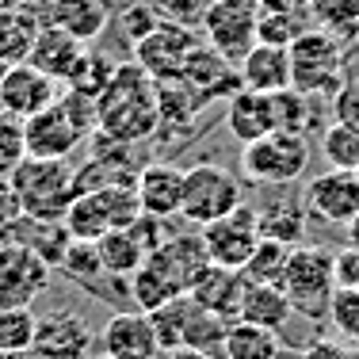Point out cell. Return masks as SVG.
Instances as JSON below:
<instances>
[{
    "label": "cell",
    "mask_w": 359,
    "mask_h": 359,
    "mask_svg": "<svg viewBox=\"0 0 359 359\" xmlns=\"http://www.w3.org/2000/svg\"><path fill=\"white\" fill-rule=\"evenodd\" d=\"M100 134L115 142H145L149 134L161 130V104H157V81L142 69L138 62L115 65L107 88L96 100Z\"/></svg>",
    "instance_id": "1"
},
{
    "label": "cell",
    "mask_w": 359,
    "mask_h": 359,
    "mask_svg": "<svg viewBox=\"0 0 359 359\" xmlns=\"http://www.w3.org/2000/svg\"><path fill=\"white\" fill-rule=\"evenodd\" d=\"M279 287L298 318L329 321V306L337 294V252L325 245H294Z\"/></svg>",
    "instance_id": "2"
},
{
    "label": "cell",
    "mask_w": 359,
    "mask_h": 359,
    "mask_svg": "<svg viewBox=\"0 0 359 359\" xmlns=\"http://www.w3.org/2000/svg\"><path fill=\"white\" fill-rule=\"evenodd\" d=\"M290 88L302 96H337L348 84L344 76V42L321 27H306L290 42Z\"/></svg>",
    "instance_id": "3"
},
{
    "label": "cell",
    "mask_w": 359,
    "mask_h": 359,
    "mask_svg": "<svg viewBox=\"0 0 359 359\" xmlns=\"http://www.w3.org/2000/svg\"><path fill=\"white\" fill-rule=\"evenodd\" d=\"M310 138L302 130H271L241 145V172L256 187H290L310 168Z\"/></svg>",
    "instance_id": "4"
},
{
    "label": "cell",
    "mask_w": 359,
    "mask_h": 359,
    "mask_svg": "<svg viewBox=\"0 0 359 359\" xmlns=\"http://www.w3.org/2000/svg\"><path fill=\"white\" fill-rule=\"evenodd\" d=\"M8 180L23 203V218H65L73 203V168L65 161L23 157Z\"/></svg>",
    "instance_id": "5"
},
{
    "label": "cell",
    "mask_w": 359,
    "mask_h": 359,
    "mask_svg": "<svg viewBox=\"0 0 359 359\" xmlns=\"http://www.w3.org/2000/svg\"><path fill=\"white\" fill-rule=\"evenodd\" d=\"M245 203L241 195V180L233 172H226L222 165H191L184 168V203H180V218L191 222V226H207L218 222L222 215L237 210Z\"/></svg>",
    "instance_id": "6"
},
{
    "label": "cell",
    "mask_w": 359,
    "mask_h": 359,
    "mask_svg": "<svg viewBox=\"0 0 359 359\" xmlns=\"http://www.w3.org/2000/svg\"><path fill=\"white\" fill-rule=\"evenodd\" d=\"M256 0H210L199 27L207 35V46L237 65L256 46Z\"/></svg>",
    "instance_id": "7"
},
{
    "label": "cell",
    "mask_w": 359,
    "mask_h": 359,
    "mask_svg": "<svg viewBox=\"0 0 359 359\" xmlns=\"http://www.w3.org/2000/svg\"><path fill=\"white\" fill-rule=\"evenodd\" d=\"M203 237V249H207L210 264H222V268H233L241 271L249 264V256L260 245V226H256V207L241 203L237 210L222 215L218 222H207L199 226Z\"/></svg>",
    "instance_id": "8"
},
{
    "label": "cell",
    "mask_w": 359,
    "mask_h": 359,
    "mask_svg": "<svg viewBox=\"0 0 359 359\" xmlns=\"http://www.w3.org/2000/svg\"><path fill=\"white\" fill-rule=\"evenodd\" d=\"M199 46L191 27L172 20H157V27L149 31L145 39L134 42V62L142 65L153 81H172L184 69V62L191 57V50Z\"/></svg>",
    "instance_id": "9"
},
{
    "label": "cell",
    "mask_w": 359,
    "mask_h": 359,
    "mask_svg": "<svg viewBox=\"0 0 359 359\" xmlns=\"http://www.w3.org/2000/svg\"><path fill=\"white\" fill-rule=\"evenodd\" d=\"M50 271L54 268L27 245L4 241L0 245V306H31L46 290Z\"/></svg>",
    "instance_id": "10"
},
{
    "label": "cell",
    "mask_w": 359,
    "mask_h": 359,
    "mask_svg": "<svg viewBox=\"0 0 359 359\" xmlns=\"http://www.w3.org/2000/svg\"><path fill=\"white\" fill-rule=\"evenodd\" d=\"M306 210L325 226H348L359 215V172L329 168L306 184Z\"/></svg>",
    "instance_id": "11"
},
{
    "label": "cell",
    "mask_w": 359,
    "mask_h": 359,
    "mask_svg": "<svg viewBox=\"0 0 359 359\" xmlns=\"http://www.w3.org/2000/svg\"><path fill=\"white\" fill-rule=\"evenodd\" d=\"M23 138H27V157H46V161H65L76 145L84 142L81 126L65 115V107L50 104L35 111L31 118H23Z\"/></svg>",
    "instance_id": "12"
},
{
    "label": "cell",
    "mask_w": 359,
    "mask_h": 359,
    "mask_svg": "<svg viewBox=\"0 0 359 359\" xmlns=\"http://www.w3.org/2000/svg\"><path fill=\"white\" fill-rule=\"evenodd\" d=\"M57 96H62V84L42 69H35L31 62L12 65L0 81V111H8L15 118H31L35 111L54 104Z\"/></svg>",
    "instance_id": "13"
},
{
    "label": "cell",
    "mask_w": 359,
    "mask_h": 359,
    "mask_svg": "<svg viewBox=\"0 0 359 359\" xmlns=\"http://www.w3.org/2000/svg\"><path fill=\"white\" fill-rule=\"evenodd\" d=\"M92 332L76 313H39V329H35V344L31 352L35 359H92Z\"/></svg>",
    "instance_id": "14"
},
{
    "label": "cell",
    "mask_w": 359,
    "mask_h": 359,
    "mask_svg": "<svg viewBox=\"0 0 359 359\" xmlns=\"http://www.w3.org/2000/svg\"><path fill=\"white\" fill-rule=\"evenodd\" d=\"M100 348L111 359H161V352H165L149 313L142 310H130V313L123 310L115 318H107L104 332H100Z\"/></svg>",
    "instance_id": "15"
},
{
    "label": "cell",
    "mask_w": 359,
    "mask_h": 359,
    "mask_svg": "<svg viewBox=\"0 0 359 359\" xmlns=\"http://www.w3.org/2000/svg\"><path fill=\"white\" fill-rule=\"evenodd\" d=\"M180 81L199 96V104H210V100H229L237 88H241V76H237V65L226 62L218 50H210L207 42L191 50V57L180 69Z\"/></svg>",
    "instance_id": "16"
},
{
    "label": "cell",
    "mask_w": 359,
    "mask_h": 359,
    "mask_svg": "<svg viewBox=\"0 0 359 359\" xmlns=\"http://www.w3.org/2000/svg\"><path fill=\"white\" fill-rule=\"evenodd\" d=\"M134 187H138L142 215L161 218V222L176 218L180 203H184V168L168 165V161H149V165L138 168Z\"/></svg>",
    "instance_id": "17"
},
{
    "label": "cell",
    "mask_w": 359,
    "mask_h": 359,
    "mask_svg": "<svg viewBox=\"0 0 359 359\" xmlns=\"http://www.w3.org/2000/svg\"><path fill=\"white\" fill-rule=\"evenodd\" d=\"M62 27L65 35H73L76 42L92 46L111 23V8L107 0H46L42 4V27Z\"/></svg>",
    "instance_id": "18"
},
{
    "label": "cell",
    "mask_w": 359,
    "mask_h": 359,
    "mask_svg": "<svg viewBox=\"0 0 359 359\" xmlns=\"http://www.w3.org/2000/svg\"><path fill=\"white\" fill-rule=\"evenodd\" d=\"M237 76H241V88L252 92H283L290 88V50L287 46H271V42H256L249 54L237 62Z\"/></svg>",
    "instance_id": "19"
},
{
    "label": "cell",
    "mask_w": 359,
    "mask_h": 359,
    "mask_svg": "<svg viewBox=\"0 0 359 359\" xmlns=\"http://www.w3.org/2000/svg\"><path fill=\"white\" fill-rule=\"evenodd\" d=\"M149 264H153V268H161L187 294L191 279L210 264V256H207V249H203V237L199 233H176V237H165V241L149 252Z\"/></svg>",
    "instance_id": "20"
},
{
    "label": "cell",
    "mask_w": 359,
    "mask_h": 359,
    "mask_svg": "<svg viewBox=\"0 0 359 359\" xmlns=\"http://www.w3.org/2000/svg\"><path fill=\"white\" fill-rule=\"evenodd\" d=\"M241 290H245V276H241V271L222 268V264H207V268L191 279L187 298H191V302H199L203 310L218 313V318H237Z\"/></svg>",
    "instance_id": "21"
},
{
    "label": "cell",
    "mask_w": 359,
    "mask_h": 359,
    "mask_svg": "<svg viewBox=\"0 0 359 359\" xmlns=\"http://www.w3.org/2000/svg\"><path fill=\"white\" fill-rule=\"evenodd\" d=\"M226 130L233 142L249 145L256 138L276 130V118H271V96L252 88H237L233 96L226 100Z\"/></svg>",
    "instance_id": "22"
},
{
    "label": "cell",
    "mask_w": 359,
    "mask_h": 359,
    "mask_svg": "<svg viewBox=\"0 0 359 359\" xmlns=\"http://www.w3.org/2000/svg\"><path fill=\"white\" fill-rule=\"evenodd\" d=\"M42 31V4H8L0 8V57L8 65H20L31 57V46H35Z\"/></svg>",
    "instance_id": "23"
},
{
    "label": "cell",
    "mask_w": 359,
    "mask_h": 359,
    "mask_svg": "<svg viewBox=\"0 0 359 359\" xmlns=\"http://www.w3.org/2000/svg\"><path fill=\"white\" fill-rule=\"evenodd\" d=\"M306 199H290V195H271L256 207V226H260V237L268 241H279V245H302L306 237Z\"/></svg>",
    "instance_id": "24"
},
{
    "label": "cell",
    "mask_w": 359,
    "mask_h": 359,
    "mask_svg": "<svg viewBox=\"0 0 359 359\" xmlns=\"http://www.w3.org/2000/svg\"><path fill=\"white\" fill-rule=\"evenodd\" d=\"M84 42H76L73 35H65L62 27H42L39 31V39H35V46H31V57L27 62L35 65V69H42L46 76H54L57 84H65L69 81V73L76 69V62H81V54H84Z\"/></svg>",
    "instance_id": "25"
},
{
    "label": "cell",
    "mask_w": 359,
    "mask_h": 359,
    "mask_svg": "<svg viewBox=\"0 0 359 359\" xmlns=\"http://www.w3.org/2000/svg\"><path fill=\"white\" fill-rule=\"evenodd\" d=\"M96 252H100L104 271H107V276H115V279H130L134 271L149 260V249H145L142 237L134 233V226L107 229V233L96 241Z\"/></svg>",
    "instance_id": "26"
},
{
    "label": "cell",
    "mask_w": 359,
    "mask_h": 359,
    "mask_svg": "<svg viewBox=\"0 0 359 359\" xmlns=\"http://www.w3.org/2000/svg\"><path fill=\"white\" fill-rule=\"evenodd\" d=\"M290 302L283 294V287L276 283H249L245 279V290H241V306H237V318L241 321H252V325H264V329H283L287 318H290Z\"/></svg>",
    "instance_id": "27"
},
{
    "label": "cell",
    "mask_w": 359,
    "mask_h": 359,
    "mask_svg": "<svg viewBox=\"0 0 359 359\" xmlns=\"http://www.w3.org/2000/svg\"><path fill=\"white\" fill-rule=\"evenodd\" d=\"M12 241L27 245L35 256L50 264V268H62V256L69 249V229H65L62 218H23L20 226L12 229Z\"/></svg>",
    "instance_id": "28"
},
{
    "label": "cell",
    "mask_w": 359,
    "mask_h": 359,
    "mask_svg": "<svg viewBox=\"0 0 359 359\" xmlns=\"http://www.w3.org/2000/svg\"><path fill=\"white\" fill-rule=\"evenodd\" d=\"M279 332L276 329H264V325L241 321L237 318L233 325H226V337H222V355L226 359H279Z\"/></svg>",
    "instance_id": "29"
},
{
    "label": "cell",
    "mask_w": 359,
    "mask_h": 359,
    "mask_svg": "<svg viewBox=\"0 0 359 359\" xmlns=\"http://www.w3.org/2000/svg\"><path fill=\"white\" fill-rule=\"evenodd\" d=\"M62 222H65L73 241H100L111 229V218H107V210H104V203H100L96 191L73 195V203H69V210H65Z\"/></svg>",
    "instance_id": "30"
},
{
    "label": "cell",
    "mask_w": 359,
    "mask_h": 359,
    "mask_svg": "<svg viewBox=\"0 0 359 359\" xmlns=\"http://www.w3.org/2000/svg\"><path fill=\"white\" fill-rule=\"evenodd\" d=\"M180 294H184V290H180L161 268H153L149 260L130 276V298H134V306H138L142 313L161 310L165 302H172V298H180Z\"/></svg>",
    "instance_id": "31"
},
{
    "label": "cell",
    "mask_w": 359,
    "mask_h": 359,
    "mask_svg": "<svg viewBox=\"0 0 359 359\" xmlns=\"http://www.w3.org/2000/svg\"><path fill=\"white\" fill-rule=\"evenodd\" d=\"M310 20L321 31L344 39H359V0H306Z\"/></svg>",
    "instance_id": "32"
},
{
    "label": "cell",
    "mask_w": 359,
    "mask_h": 359,
    "mask_svg": "<svg viewBox=\"0 0 359 359\" xmlns=\"http://www.w3.org/2000/svg\"><path fill=\"white\" fill-rule=\"evenodd\" d=\"M35 306H0V352H23L35 344Z\"/></svg>",
    "instance_id": "33"
},
{
    "label": "cell",
    "mask_w": 359,
    "mask_h": 359,
    "mask_svg": "<svg viewBox=\"0 0 359 359\" xmlns=\"http://www.w3.org/2000/svg\"><path fill=\"white\" fill-rule=\"evenodd\" d=\"M306 27H310V8H298V12H260L256 15V42L290 46Z\"/></svg>",
    "instance_id": "34"
},
{
    "label": "cell",
    "mask_w": 359,
    "mask_h": 359,
    "mask_svg": "<svg viewBox=\"0 0 359 359\" xmlns=\"http://www.w3.org/2000/svg\"><path fill=\"white\" fill-rule=\"evenodd\" d=\"M287 256H290V245L260 237V245H256V252L249 256V264L241 268V276L249 279V283H276L279 287L283 268H287Z\"/></svg>",
    "instance_id": "35"
},
{
    "label": "cell",
    "mask_w": 359,
    "mask_h": 359,
    "mask_svg": "<svg viewBox=\"0 0 359 359\" xmlns=\"http://www.w3.org/2000/svg\"><path fill=\"white\" fill-rule=\"evenodd\" d=\"M187 318H191V298L180 294L172 302H165L161 310L149 313L153 329H157V340L165 352H172V348H184V332H187Z\"/></svg>",
    "instance_id": "36"
},
{
    "label": "cell",
    "mask_w": 359,
    "mask_h": 359,
    "mask_svg": "<svg viewBox=\"0 0 359 359\" xmlns=\"http://www.w3.org/2000/svg\"><path fill=\"white\" fill-rule=\"evenodd\" d=\"M310 115H313V100L302 96L298 88L271 92V118H276V130H302L306 134Z\"/></svg>",
    "instance_id": "37"
},
{
    "label": "cell",
    "mask_w": 359,
    "mask_h": 359,
    "mask_svg": "<svg viewBox=\"0 0 359 359\" xmlns=\"http://www.w3.org/2000/svg\"><path fill=\"white\" fill-rule=\"evenodd\" d=\"M321 153L332 168H359V126L348 123H332L321 138Z\"/></svg>",
    "instance_id": "38"
},
{
    "label": "cell",
    "mask_w": 359,
    "mask_h": 359,
    "mask_svg": "<svg viewBox=\"0 0 359 359\" xmlns=\"http://www.w3.org/2000/svg\"><path fill=\"white\" fill-rule=\"evenodd\" d=\"M62 271L69 279H76L81 287H96V279L107 276L104 264H100L96 241H69V249L62 256Z\"/></svg>",
    "instance_id": "39"
},
{
    "label": "cell",
    "mask_w": 359,
    "mask_h": 359,
    "mask_svg": "<svg viewBox=\"0 0 359 359\" xmlns=\"http://www.w3.org/2000/svg\"><path fill=\"white\" fill-rule=\"evenodd\" d=\"M329 321L337 325V332L359 352V290L337 287V294H332V306H329Z\"/></svg>",
    "instance_id": "40"
},
{
    "label": "cell",
    "mask_w": 359,
    "mask_h": 359,
    "mask_svg": "<svg viewBox=\"0 0 359 359\" xmlns=\"http://www.w3.org/2000/svg\"><path fill=\"white\" fill-rule=\"evenodd\" d=\"M27 157V138H23V118L0 111V176H8Z\"/></svg>",
    "instance_id": "41"
},
{
    "label": "cell",
    "mask_w": 359,
    "mask_h": 359,
    "mask_svg": "<svg viewBox=\"0 0 359 359\" xmlns=\"http://www.w3.org/2000/svg\"><path fill=\"white\" fill-rule=\"evenodd\" d=\"M210 0H153V12L161 20H172V23H184V27H195L203 23V12H207Z\"/></svg>",
    "instance_id": "42"
},
{
    "label": "cell",
    "mask_w": 359,
    "mask_h": 359,
    "mask_svg": "<svg viewBox=\"0 0 359 359\" xmlns=\"http://www.w3.org/2000/svg\"><path fill=\"white\" fill-rule=\"evenodd\" d=\"M20 222H23V203H20V195H15L12 180L0 176V237L12 241V229L20 226Z\"/></svg>",
    "instance_id": "43"
},
{
    "label": "cell",
    "mask_w": 359,
    "mask_h": 359,
    "mask_svg": "<svg viewBox=\"0 0 359 359\" xmlns=\"http://www.w3.org/2000/svg\"><path fill=\"white\" fill-rule=\"evenodd\" d=\"M157 20H161V15L153 12V4H130V8H126V12H123V35L130 39V46L138 39L149 35V31L157 27Z\"/></svg>",
    "instance_id": "44"
},
{
    "label": "cell",
    "mask_w": 359,
    "mask_h": 359,
    "mask_svg": "<svg viewBox=\"0 0 359 359\" xmlns=\"http://www.w3.org/2000/svg\"><path fill=\"white\" fill-rule=\"evenodd\" d=\"M337 287L359 290V249H352V245L337 252Z\"/></svg>",
    "instance_id": "45"
},
{
    "label": "cell",
    "mask_w": 359,
    "mask_h": 359,
    "mask_svg": "<svg viewBox=\"0 0 359 359\" xmlns=\"http://www.w3.org/2000/svg\"><path fill=\"white\" fill-rule=\"evenodd\" d=\"M332 115L337 123H348V126H359V88L344 84V88L332 96Z\"/></svg>",
    "instance_id": "46"
},
{
    "label": "cell",
    "mask_w": 359,
    "mask_h": 359,
    "mask_svg": "<svg viewBox=\"0 0 359 359\" xmlns=\"http://www.w3.org/2000/svg\"><path fill=\"white\" fill-rule=\"evenodd\" d=\"M298 359H359V355H355V348L340 344V340L318 337V340H310V344H306V352L298 355Z\"/></svg>",
    "instance_id": "47"
},
{
    "label": "cell",
    "mask_w": 359,
    "mask_h": 359,
    "mask_svg": "<svg viewBox=\"0 0 359 359\" xmlns=\"http://www.w3.org/2000/svg\"><path fill=\"white\" fill-rule=\"evenodd\" d=\"M165 359H218L215 352H199V348H172Z\"/></svg>",
    "instance_id": "48"
},
{
    "label": "cell",
    "mask_w": 359,
    "mask_h": 359,
    "mask_svg": "<svg viewBox=\"0 0 359 359\" xmlns=\"http://www.w3.org/2000/svg\"><path fill=\"white\" fill-rule=\"evenodd\" d=\"M344 229H348V245H352V249H359V215H355L352 222H348Z\"/></svg>",
    "instance_id": "49"
},
{
    "label": "cell",
    "mask_w": 359,
    "mask_h": 359,
    "mask_svg": "<svg viewBox=\"0 0 359 359\" xmlns=\"http://www.w3.org/2000/svg\"><path fill=\"white\" fill-rule=\"evenodd\" d=\"M0 359H35L31 348H23V352H0Z\"/></svg>",
    "instance_id": "50"
},
{
    "label": "cell",
    "mask_w": 359,
    "mask_h": 359,
    "mask_svg": "<svg viewBox=\"0 0 359 359\" xmlns=\"http://www.w3.org/2000/svg\"><path fill=\"white\" fill-rule=\"evenodd\" d=\"M8 69H12V65H8L4 57H0V81H4V73H8Z\"/></svg>",
    "instance_id": "51"
},
{
    "label": "cell",
    "mask_w": 359,
    "mask_h": 359,
    "mask_svg": "<svg viewBox=\"0 0 359 359\" xmlns=\"http://www.w3.org/2000/svg\"><path fill=\"white\" fill-rule=\"evenodd\" d=\"M20 4H46V0H20Z\"/></svg>",
    "instance_id": "52"
},
{
    "label": "cell",
    "mask_w": 359,
    "mask_h": 359,
    "mask_svg": "<svg viewBox=\"0 0 359 359\" xmlns=\"http://www.w3.org/2000/svg\"><path fill=\"white\" fill-rule=\"evenodd\" d=\"M8 4H15V0H0V8H8Z\"/></svg>",
    "instance_id": "53"
},
{
    "label": "cell",
    "mask_w": 359,
    "mask_h": 359,
    "mask_svg": "<svg viewBox=\"0 0 359 359\" xmlns=\"http://www.w3.org/2000/svg\"><path fill=\"white\" fill-rule=\"evenodd\" d=\"M92 359H111V355H104V352H100V355H92Z\"/></svg>",
    "instance_id": "54"
},
{
    "label": "cell",
    "mask_w": 359,
    "mask_h": 359,
    "mask_svg": "<svg viewBox=\"0 0 359 359\" xmlns=\"http://www.w3.org/2000/svg\"><path fill=\"white\" fill-rule=\"evenodd\" d=\"M279 359H294V355H279Z\"/></svg>",
    "instance_id": "55"
},
{
    "label": "cell",
    "mask_w": 359,
    "mask_h": 359,
    "mask_svg": "<svg viewBox=\"0 0 359 359\" xmlns=\"http://www.w3.org/2000/svg\"><path fill=\"white\" fill-rule=\"evenodd\" d=\"M0 245H4V237H0Z\"/></svg>",
    "instance_id": "56"
},
{
    "label": "cell",
    "mask_w": 359,
    "mask_h": 359,
    "mask_svg": "<svg viewBox=\"0 0 359 359\" xmlns=\"http://www.w3.org/2000/svg\"><path fill=\"white\" fill-rule=\"evenodd\" d=\"M355 88H359V81H355Z\"/></svg>",
    "instance_id": "57"
}]
</instances>
